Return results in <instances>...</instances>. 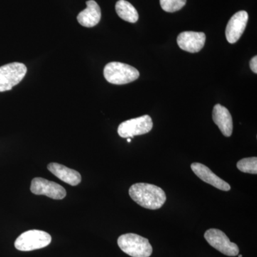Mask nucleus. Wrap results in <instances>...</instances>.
Segmentation results:
<instances>
[{
	"mask_svg": "<svg viewBox=\"0 0 257 257\" xmlns=\"http://www.w3.org/2000/svg\"><path fill=\"white\" fill-rule=\"evenodd\" d=\"M128 194L139 205L152 210L160 209L167 200L165 191L151 184H133L128 190Z\"/></svg>",
	"mask_w": 257,
	"mask_h": 257,
	"instance_id": "1",
	"label": "nucleus"
},
{
	"mask_svg": "<svg viewBox=\"0 0 257 257\" xmlns=\"http://www.w3.org/2000/svg\"><path fill=\"white\" fill-rule=\"evenodd\" d=\"M121 251L132 257H150L153 248L149 240L136 234H125L118 238Z\"/></svg>",
	"mask_w": 257,
	"mask_h": 257,
	"instance_id": "2",
	"label": "nucleus"
},
{
	"mask_svg": "<svg viewBox=\"0 0 257 257\" xmlns=\"http://www.w3.org/2000/svg\"><path fill=\"white\" fill-rule=\"evenodd\" d=\"M104 76L108 82L121 85L137 80L140 77V72L128 64L112 62L106 64L104 67Z\"/></svg>",
	"mask_w": 257,
	"mask_h": 257,
	"instance_id": "3",
	"label": "nucleus"
},
{
	"mask_svg": "<svg viewBox=\"0 0 257 257\" xmlns=\"http://www.w3.org/2000/svg\"><path fill=\"white\" fill-rule=\"evenodd\" d=\"M52 241L48 233L41 230H29L19 236L15 242V248L22 251H30L46 247Z\"/></svg>",
	"mask_w": 257,
	"mask_h": 257,
	"instance_id": "4",
	"label": "nucleus"
},
{
	"mask_svg": "<svg viewBox=\"0 0 257 257\" xmlns=\"http://www.w3.org/2000/svg\"><path fill=\"white\" fill-rule=\"evenodd\" d=\"M26 66L20 62H13L0 67V92L11 90L26 75Z\"/></svg>",
	"mask_w": 257,
	"mask_h": 257,
	"instance_id": "5",
	"label": "nucleus"
},
{
	"mask_svg": "<svg viewBox=\"0 0 257 257\" xmlns=\"http://www.w3.org/2000/svg\"><path fill=\"white\" fill-rule=\"evenodd\" d=\"M153 128L152 118L149 115L126 120L119 124L118 134L122 138H133L150 133Z\"/></svg>",
	"mask_w": 257,
	"mask_h": 257,
	"instance_id": "6",
	"label": "nucleus"
},
{
	"mask_svg": "<svg viewBox=\"0 0 257 257\" xmlns=\"http://www.w3.org/2000/svg\"><path fill=\"white\" fill-rule=\"evenodd\" d=\"M204 238L212 247L226 256H236L239 254V249L237 245L231 242L221 230L208 229L204 234Z\"/></svg>",
	"mask_w": 257,
	"mask_h": 257,
	"instance_id": "7",
	"label": "nucleus"
},
{
	"mask_svg": "<svg viewBox=\"0 0 257 257\" xmlns=\"http://www.w3.org/2000/svg\"><path fill=\"white\" fill-rule=\"evenodd\" d=\"M30 190L36 195H45L54 199H62L67 195L65 189L60 184L40 177L32 179Z\"/></svg>",
	"mask_w": 257,
	"mask_h": 257,
	"instance_id": "8",
	"label": "nucleus"
},
{
	"mask_svg": "<svg viewBox=\"0 0 257 257\" xmlns=\"http://www.w3.org/2000/svg\"><path fill=\"white\" fill-rule=\"evenodd\" d=\"M248 20V13L243 10L238 12L231 17L225 31L228 42L234 44L239 40L246 29Z\"/></svg>",
	"mask_w": 257,
	"mask_h": 257,
	"instance_id": "9",
	"label": "nucleus"
},
{
	"mask_svg": "<svg viewBox=\"0 0 257 257\" xmlns=\"http://www.w3.org/2000/svg\"><path fill=\"white\" fill-rule=\"evenodd\" d=\"M177 41L182 50L190 53H197L205 45L206 35L203 32H183L179 34Z\"/></svg>",
	"mask_w": 257,
	"mask_h": 257,
	"instance_id": "10",
	"label": "nucleus"
},
{
	"mask_svg": "<svg viewBox=\"0 0 257 257\" xmlns=\"http://www.w3.org/2000/svg\"><path fill=\"white\" fill-rule=\"evenodd\" d=\"M191 169L199 179H202L203 182L212 185L215 188L225 191V192H227L231 189V187L227 182L216 176L207 166L195 162L191 165Z\"/></svg>",
	"mask_w": 257,
	"mask_h": 257,
	"instance_id": "11",
	"label": "nucleus"
},
{
	"mask_svg": "<svg viewBox=\"0 0 257 257\" xmlns=\"http://www.w3.org/2000/svg\"><path fill=\"white\" fill-rule=\"evenodd\" d=\"M212 118L214 122L225 137L229 138L232 135V117L226 107L219 104H216L213 109Z\"/></svg>",
	"mask_w": 257,
	"mask_h": 257,
	"instance_id": "12",
	"label": "nucleus"
},
{
	"mask_svg": "<svg viewBox=\"0 0 257 257\" xmlns=\"http://www.w3.org/2000/svg\"><path fill=\"white\" fill-rule=\"evenodd\" d=\"M86 4L87 8L79 13L77 16V21L83 27L93 28L100 21V8L94 0H89Z\"/></svg>",
	"mask_w": 257,
	"mask_h": 257,
	"instance_id": "13",
	"label": "nucleus"
},
{
	"mask_svg": "<svg viewBox=\"0 0 257 257\" xmlns=\"http://www.w3.org/2000/svg\"><path fill=\"white\" fill-rule=\"evenodd\" d=\"M50 172H52L57 178L63 181L65 183L72 186H77L82 181L80 174L77 171L69 169L65 166L58 163H50L47 166Z\"/></svg>",
	"mask_w": 257,
	"mask_h": 257,
	"instance_id": "14",
	"label": "nucleus"
},
{
	"mask_svg": "<svg viewBox=\"0 0 257 257\" xmlns=\"http://www.w3.org/2000/svg\"><path fill=\"white\" fill-rule=\"evenodd\" d=\"M116 13L120 18L130 23L138 22L139 14L135 7L126 0H119L115 5Z\"/></svg>",
	"mask_w": 257,
	"mask_h": 257,
	"instance_id": "15",
	"label": "nucleus"
},
{
	"mask_svg": "<svg viewBox=\"0 0 257 257\" xmlns=\"http://www.w3.org/2000/svg\"><path fill=\"white\" fill-rule=\"evenodd\" d=\"M236 167L243 173L257 174V158L254 157H248V158L242 159L239 160L236 164Z\"/></svg>",
	"mask_w": 257,
	"mask_h": 257,
	"instance_id": "16",
	"label": "nucleus"
},
{
	"mask_svg": "<svg viewBox=\"0 0 257 257\" xmlns=\"http://www.w3.org/2000/svg\"><path fill=\"white\" fill-rule=\"evenodd\" d=\"M161 8L167 13H175L182 9L187 0H160Z\"/></svg>",
	"mask_w": 257,
	"mask_h": 257,
	"instance_id": "17",
	"label": "nucleus"
},
{
	"mask_svg": "<svg viewBox=\"0 0 257 257\" xmlns=\"http://www.w3.org/2000/svg\"><path fill=\"white\" fill-rule=\"evenodd\" d=\"M250 68L255 74L257 73V57L254 56L250 61Z\"/></svg>",
	"mask_w": 257,
	"mask_h": 257,
	"instance_id": "18",
	"label": "nucleus"
},
{
	"mask_svg": "<svg viewBox=\"0 0 257 257\" xmlns=\"http://www.w3.org/2000/svg\"><path fill=\"white\" fill-rule=\"evenodd\" d=\"M132 139L131 138H127V142L128 143H131Z\"/></svg>",
	"mask_w": 257,
	"mask_h": 257,
	"instance_id": "19",
	"label": "nucleus"
},
{
	"mask_svg": "<svg viewBox=\"0 0 257 257\" xmlns=\"http://www.w3.org/2000/svg\"><path fill=\"white\" fill-rule=\"evenodd\" d=\"M239 257H242V255H239Z\"/></svg>",
	"mask_w": 257,
	"mask_h": 257,
	"instance_id": "20",
	"label": "nucleus"
}]
</instances>
